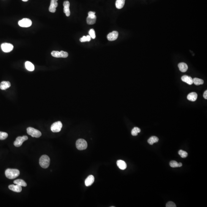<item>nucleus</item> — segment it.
Segmentation results:
<instances>
[{
  "instance_id": "1",
  "label": "nucleus",
  "mask_w": 207,
  "mask_h": 207,
  "mask_svg": "<svg viewBox=\"0 0 207 207\" xmlns=\"http://www.w3.org/2000/svg\"><path fill=\"white\" fill-rule=\"evenodd\" d=\"M20 173V171L15 169H7L5 172L6 177L9 179L16 178L19 175Z\"/></svg>"
},
{
  "instance_id": "2",
  "label": "nucleus",
  "mask_w": 207,
  "mask_h": 207,
  "mask_svg": "<svg viewBox=\"0 0 207 207\" xmlns=\"http://www.w3.org/2000/svg\"><path fill=\"white\" fill-rule=\"evenodd\" d=\"M50 158L47 155H43L39 159V165L44 169L48 168L50 164Z\"/></svg>"
},
{
  "instance_id": "3",
  "label": "nucleus",
  "mask_w": 207,
  "mask_h": 207,
  "mask_svg": "<svg viewBox=\"0 0 207 207\" xmlns=\"http://www.w3.org/2000/svg\"><path fill=\"white\" fill-rule=\"evenodd\" d=\"M27 134L33 137L39 138L42 135V133L40 132L32 127H28L27 129Z\"/></svg>"
},
{
  "instance_id": "4",
  "label": "nucleus",
  "mask_w": 207,
  "mask_h": 207,
  "mask_svg": "<svg viewBox=\"0 0 207 207\" xmlns=\"http://www.w3.org/2000/svg\"><path fill=\"white\" fill-rule=\"evenodd\" d=\"M76 147L78 150H85L88 147L87 142L83 139H79L76 142Z\"/></svg>"
},
{
  "instance_id": "5",
  "label": "nucleus",
  "mask_w": 207,
  "mask_h": 207,
  "mask_svg": "<svg viewBox=\"0 0 207 207\" xmlns=\"http://www.w3.org/2000/svg\"><path fill=\"white\" fill-rule=\"evenodd\" d=\"M19 25L22 27H28L32 25V22L30 19L24 18L19 21L18 22Z\"/></svg>"
},
{
  "instance_id": "6",
  "label": "nucleus",
  "mask_w": 207,
  "mask_h": 207,
  "mask_svg": "<svg viewBox=\"0 0 207 207\" xmlns=\"http://www.w3.org/2000/svg\"><path fill=\"white\" fill-rule=\"evenodd\" d=\"M62 123L60 121H58L53 123L51 127V130L53 132H58L60 131L62 128Z\"/></svg>"
},
{
  "instance_id": "7",
  "label": "nucleus",
  "mask_w": 207,
  "mask_h": 207,
  "mask_svg": "<svg viewBox=\"0 0 207 207\" xmlns=\"http://www.w3.org/2000/svg\"><path fill=\"white\" fill-rule=\"evenodd\" d=\"M28 137L27 136H23L22 137H18L16 139L15 141L14 142V144L16 147H20L22 145L23 142L27 140Z\"/></svg>"
},
{
  "instance_id": "8",
  "label": "nucleus",
  "mask_w": 207,
  "mask_h": 207,
  "mask_svg": "<svg viewBox=\"0 0 207 207\" xmlns=\"http://www.w3.org/2000/svg\"><path fill=\"white\" fill-rule=\"evenodd\" d=\"M1 47L2 50L5 53L10 52L14 49L13 45L9 43H4L1 45Z\"/></svg>"
},
{
  "instance_id": "9",
  "label": "nucleus",
  "mask_w": 207,
  "mask_h": 207,
  "mask_svg": "<svg viewBox=\"0 0 207 207\" xmlns=\"http://www.w3.org/2000/svg\"><path fill=\"white\" fill-rule=\"evenodd\" d=\"M58 0H51L49 11L52 13H55L56 11V8L58 6L57 1Z\"/></svg>"
},
{
  "instance_id": "10",
  "label": "nucleus",
  "mask_w": 207,
  "mask_h": 207,
  "mask_svg": "<svg viewBox=\"0 0 207 207\" xmlns=\"http://www.w3.org/2000/svg\"><path fill=\"white\" fill-rule=\"evenodd\" d=\"M118 35V33L117 31H114L109 33L107 35V38L108 40L110 41H113L115 40L117 38Z\"/></svg>"
},
{
  "instance_id": "11",
  "label": "nucleus",
  "mask_w": 207,
  "mask_h": 207,
  "mask_svg": "<svg viewBox=\"0 0 207 207\" xmlns=\"http://www.w3.org/2000/svg\"><path fill=\"white\" fill-rule=\"evenodd\" d=\"M70 3L68 1H65L63 3L64 12L65 14L67 17H69L70 15V9H69Z\"/></svg>"
},
{
  "instance_id": "12",
  "label": "nucleus",
  "mask_w": 207,
  "mask_h": 207,
  "mask_svg": "<svg viewBox=\"0 0 207 207\" xmlns=\"http://www.w3.org/2000/svg\"><path fill=\"white\" fill-rule=\"evenodd\" d=\"M9 188L11 191L14 192H17V193H20L21 192L22 190V186L17 185H10L9 186Z\"/></svg>"
},
{
  "instance_id": "13",
  "label": "nucleus",
  "mask_w": 207,
  "mask_h": 207,
  "mask_svg": "<svg viewBox=\"0 0 207 207\" xmlns=\"http://www.w3.org/2000/svg\"><path fill=\"white\" fill-rule=\"evenodd\" d=\"M94 181V178L93 175H90L88 176L85 181V184L86 186H90Z\"/></svg>"
},
{
  "instance_id": "14",
  "label": "nucleus",
  "mask_w": 207,
  "mask_h": 207,
  "mask_svg": "<svg viewBox=\"0 0 207 207\" xmlns=\"http://www.w3.org/2000/svg\"><path fill=\"white\" fill-rule=\"evenodd\" d=\"M181 79L183 81L186 82L189 85H191L193 84V79L191 77L187 75H184L181 77Z\"/></svg>"
},
{
  "instance_id": "15",
  "label": "nucleus",
  "mask_w": 207,
  "mask_h": 207,
  "mask_svg": "<svg viewBox=\"0 0 207 207\" xmlns=\"http://www.w3.org/2000/svg\"><path fill=\"white\" fill-rule=\"evenodd\" d=\"M11 86V84L9 81H3L0 83V89L3 90H4L9 88Z\"/></svg>"
},
{
  "instance_id": "16",
  "label": "nucleus",
  "mask_w": 207,
  "mask_h": 207,
  "mask_svg": "<svg viewBox=\"0 0 207 207\" xmlns=\"http://www.w3.org/2000/svg\"><path fill=\"white\" fill-rule=\"evenodd\" d=\"M197 94L195 92L190 93L187 96L188 100L191 101H195L197 99Z\"/></svg>"
},
{
  "instance_id": "17",
  "label": "nucleus",
  "mask_w": 207,
  "mask_h": 207,
  "mask_svg": "<svg viewBox=\"0 0 207 207\" xmlns=\"http://www.w3.org/2000/svg\"><path fill=\"white\" fill-rule=\"evenodd\" d=\"M178 67L179 68L180 71L183 73L186 72L188 69V65L186 63H180L178 64Z\"/></svg>"
},
{
  "instance_id": "18",
  "label": "nucleus",
  "mask_w": 207,
  "mask_h": 207,
  "mask_svg": "<svg viewBox=\"0 0 207 207\" xmlns=\"http://www.w3.org/2000/svg\"><path fill=\"white\" fill-rule=\"evenodd\" d=\"M117 165L118 168L122 170H124L126 169L127 164L126 162L122 160H118L117 161Z\"/></svg>"
},
{
  "instance_id": "19",
  "label": "nucleus",
  "mask_w": 207,
  "mask_h": 207,
  "mask_svg": "<svg viewBox=\"0 0 207 207\" xmlns=\"http://www.w3.org/2000/svg\"><path fill=\"white\" fill-rule=\"evenodd\" d=\"M125 0H117L115 2V6L118 9H121L124 6Z\"/></svg>"
},
{
  "instance_id": "20",
  "label": "nucleus",
  "mask_w": 207,
  "mask_h": 207,
  "mask_svg": "<svg viewBox=\"0 0 207 207\" xmlns=\"http://www.w3.org/2000/svg\"><path fill=\"white\" fill-rule=\"evenodd\" d=\"M25 66L26 68L30 71H32L35 69L34 65L30 61H27L25 62Z\"/></svg>"
},
{
  "instance_id": "21",
  "label": "nucleus",
  "mask_w": 207,
  "mask_h": 207,
  "mask_svg": "<svg viewBox=\"0 0 207 207\" xmlns=\"http://www.w3.org/2000/svg\"><path fill=\"white\" fill-rule=\"evenodd\" d=\"M14 184L19 185L21 186H23V187H26L27 186V183H25V181L21 179L15 180L14 181Z\"/></svg>"
},
{
  "instance_id": "22",
  "label": "nucleus",
  "mask_w": 207,
  "mask_h": 207,
  "mask_svg": "<svg viewBox=\"0 0 207 207\" xmlns=\"http://www.w3.org/2000/svg\"><path fill=\"white\" fill-rule=\"evenodd\" d=\"M158 138L156 137L152 136L148 139V142L149 144L152 145L155 143H157L158 141Z\"/></svg>"
},
{
  "instance_id": "23",
  "label": "nucleus",
  "mask_w": 207,
  "mask_h": 207,
  "mask_svg": "<svg viewBox=\"0 0 207 207\" xmlns=\"http://www.w3.org/2000/svg\"><path fill=\"white\" fill-rule=\"evenodd\" d=\"M170 165L172 168H177L182 167V164L181 163H178L175 161H172L170 163Z\"/></svg>"
},
{
  "instance_id": "24",
  "label": "nucleus",
  "mask_w": 207,
  "mask_h": 207,
  "mask_svg": "<svg viewBox=\"0 0 207 207\" xmlns=\"http://www.w3.org/2000/svg\"><path fill=\"white\" fill-rule=\"evenodd\" d=\"M96 16L91 17L88 16L87 18V23L89 25L94 24L96 22Z\"/></svg>"
},
{
  "instance_id": "25",
  "label": "nucleus",
  "mask_w": 207,
  "mask_h": 207,
  "mask_svg": "<svg viewBox=\"0 0 207 207\" xmlns=\"http://www.w3.org/2000/svg\"><path fill=\"white\" fill-rule=\"evenodd\" d=\"M193 83L196 85H200L204 83V81L201 79L198 78H194L193 79Z\"/></svg>"
},
{
  "instance_id": "26",
  "label": "nucleus",
  "mask_w": 207,
  "mask_h": 207,
  "mask_svg": "<svg viewBox=\"0 0 207 207\" xmlns=\"http://www.w3.org/2000/svg\"><path fill=\"white\" fill-rule=\"evenodd\" d=\"M140 131L141 130L139 128L135 127L134 128L132 131L131 134L133 136H137L138 133H140Z\"/></svg>"
},
{
  "instance_id": "27",
  "label": "nucleus",
  "mask_w": 207,
  "mask_h": 207,
  "mask_svg": "<svg viewBox=\"0 0 207 207\" xmlns=\"http://www.w3.org/2000/svg\"><path fill=\"white\" fill-rule=\"evenodd\" d=\"M91 37L90 35H87V36H83L82 38H81L80 39V41L81 42H90L91 40Z\"/></svg>"
},
{
  "instance_id": "28",
  "label": "nucleus",
  "mask_w": 207,
  "mask_h": 207,
  "mask_svg": "<svg viewBox=\"0 0 207 207\" xmlns=\"http://www.w3.org/2000/svg\"><path fill=\"white\" fill-rule=\"evenodd\" d=\"M178 154L182 158H185L188 156V153L187 152L183 150H180L178 152Z\"/></svg>"
},
{
  "instance_id": "29",
  "label": "nucleus",
  "mask_w": 207,
  "mask_h": 207,
  "mask_svg": "<svg viewBox=\"0 0 207 207\" xmlns=\"http://www.w3.org/2000/svg\"><path fill=\"white\" fill-rule=\"evenodd\" d=\"M8 136L7 133L3 132H0V140H4Z\"/></svg>"
},
{
  "instance_id": "30",
  "label": "nucleus",
  "mask_w": 207,
  "mask_h": 207,
  "mask_svg": "<svg viewBox=\"0 0 207 207\" xmlns=\"http://www.w3.org/2000/svg\"><path fill=\"white\" fill-rule=\"evenodd\" d=\"M53 57L55 58H61L60 52L59 51H53L51 53Z\"/></svg>"
},
{
  "instance_id": "31",
  "label": "nucleus",
  "mask_w": 207,
  "mask_h": 207,
  "mask_svg": "<svg viewBox=\"0 0 207 207\" xmlns=\"http://www.w3.org/2000/svg\"><path fill=\"white\" fill-rule=\"evenodd\" d=\"M89 35L90 36L91 38L93 39H95L96 38V34L95 31L93 29H91L89 32Z\"/></svg>"
},
{
  "instance_id": "32",
  "label": "nucleus",
  "mask_w": 207,
  "mask_h": 207,
  "mask_svg": "<svg viewBox=\"0 0 207 207\" xmlns=\"http://www.w3.org/2000/svg\"><path fill=\"white\" fill-rule=\"evenodd\" d=\"M60 52L61 58H67L68 56V54L67 52L61 51Z\"/></svg>"
},
{
  "instance_id": "33",
  "label": "nucleus",
  "mask_w": 207,
  "mask_h": 207,
  "mask_svg": "<svg viewBox=\"0 0 207 207\" xmlns=\"http://www.w3.org/2000/svg\"><path fill=\"white\" fill-rule=\"evenodd\" d=\"M167 207H176V205L173 202L169 201L166 204Z\"/></svg>"
},
{
  "instance_id": "34",
  "label": "nucleus",
  "mask_w": 207,
  "mask_h": 207,
  "mask_svg": "<svg viewBox=\"0 0 207 207\" xmlns=\"http://www.w3.org/2000/svg\"><path fill=\"white\" fill-rule=\"evenodd\" d=\"M95 12H93L90 11L88 13V16L90 17H94L96 16V15H95Z\"/></svg>"
},
{
  "instance_id": "35",
  "label": "nucleus",
  "mask_w": 207,
  "mask_h": 207,
  "mask_svg": "<svg viewBox=\"0 0 207 207\" xmlns=\"http://www.w3.org/2000/svg\"><path fill=\"white\" fill-rule=\"evenodd\" d=\"M203 97L205 99H207V91L206 90L204 93V94H203Z\"/></svg>"
},
{
  "instance_id": "36",
  "label": "nucleus",
  "mask_w": 207,
  "mask_h": 207,
  "mask_svg": "<svg viewBox=\"0 0 207 207\" xmlns=\"http://www.w3.org/2000/svg\"><path fill=\"white\" fill-rule=\"evenodd\" d=\"M22 1L23 2H27V1H28V0H22Z\"/></svg>"
}]
</instances>
